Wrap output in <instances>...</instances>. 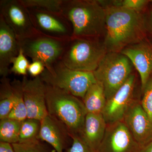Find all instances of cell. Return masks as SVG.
<instances>
[{"instance_id": "cell-10", "label": "cell", "mask_w": 152, "mask_h": 152, "mask_svg": "<svg viewBox=\"0 0 152 152\" xmlns=\"http://www.w3.org/2000/svg\"><path fill=\"white\" fill-rule=\"evenodd\" d=\"M136 76L132 74L124 84L107 100L102 115L107 124L123 121L134 102Z\"/></svg>"}, {"instance_id": "cell-9", "label": "cell", "mask_w": 152, "mask_h": 152, "mask_svg": "<svg viewBox=\"0 0 152 152\" xmlns=\"http://www.w3.org/2000/svg\"><path fill=\"white\" fill-rule=\"evenodd\" d=\"M0 15L13 31L18 41L39 34L33 26L28 9L20 0H1Z\"/></svg>"}, {"instance_id": "cell-8", "label": "cell", "mask_w": 152, "mask_h": 152, "mask_svg": "<svg viewBox=\"0 0 152 152\" xmlns=\"http://www.w3.org/2000/svg\"><path fill=\"white\" fill-rule=\"evenodd\" d=\"M27 9L33 26L38 32L60 39H71L72 36V25L62 13Z\"/></svg>"}, {"instance_id": "cell-28", "label": "cell", "mask_w": 152, "mask_h": 152, "mask_svg": "<svg viewBox=\"0 0 152 152\" xmlns=\"http://www.w3.org/2000/svg\"><path fill=\"white\" fill-rule=\"evenodd\" d=\"M72 140L69 152H96L85 142L80 134H70Z\"/></svg>"}, {"instance_id": "cell-1", "label": "cell", "mask_w": 152, "mask_h": 152, "mask_svg": "<svg viewBox=\"0 0 152 152\" xmlns=\"http://www.w3.org/2000/svg\"><path fill=\"white\" fill-rule=\"evenodd\" d=\"M103 5L106 13L103 43L108 52L121 53L127 47L144 40L145 23L141 12L126 10L112 4Z\"/></svg>"}, {"instance_id": "cell-24", "label": "cell", "mask_w": 152, "mask_h": 152, "mask_svg": "<svg viewBox=\"0 0 152 152\" xmlns=\"http://www.w3.org/2000/svg\"><path fill=\"white\" fill-rule=\"evenodd\" d=\"M12 66L10 69V73H12L23 77L27 75L30 63L21 49H20L18 56L12 61Z\"/></svg>"}, {"instance_id": "cell-33", "label": "cell", "mask_w": 152, "mask_h": 152, "mask_svg": "<svg viewBox=\"0 0 152 152\" xmlns=\"http://www.w3.org/2000/svg\"></svg>"}, {"instance_id": "cell-6", "label": "cell", "mask_w": 152, "mask_h": 152, "mask_svg": "<svg viewBox=\"0 0 152 152\" xmlns=\"http://www.w3.org/2000/svg\"><path fill=\"white\" fill-rule=\"evenodd\" d=\"M40 77L46 84L64 90L82 99L89 88L97 82L93 72L72 69L61 61L50 69H45Z\"/></svg>"}, {"instance_id": "cell-27", "label": "cell", "mask_w": 152, "mask_h": 152, "mask_svg": "<svg viewBox=\"0 0 152 152\" xmlns=\"http://www.w3.org/2000/svg\"><path fill=\"white\" fill-rule=\"evenodd\" d=\"M148 2V1L146 0H122L113 1L112 4L126 10L141 12Z\"/></svg>"}, {"instance_id": "cell-20", "label": "cell", "mask_w": 152, "mask_h": 152, "mask_svg": "<svg viewBox=\"0 0 152 152\" xmlns=\"http://www.w3.org/2000/svg\"><path fill=\"white\" fill-rule=\"evenodd\" d=\"M22 121L6 118L0 121V142L13 144L18 143Z\"/></svg>"}, {"instance_id": "cell-14", "label": "cell", "mask_w": 152, "mask_h": 152, "mask_svg": "<svg viewBox=\"0 0 152 152\" xmlns=\"http://www.w3.org/2000/svg\"><path fill=\"white\" fill-rule=\"evenodd\" d=\"M121 53L127 57L138 72L142 91L152 72V48L143 40L123 49Z\"/></svg>"}, {"instance_id": "cell-5", "label": "cell", "mask_w": 152, "mask_h": 152, "mask_svg": "<svg viewBox=\"0 0 152 152\" xmlns=\"http://www.w3.org/2000/svg\"><path fill=\"white\" fill-rule=\"evenodd\" d=\"M133 64L121 53L107 52L93 72L102 85L107 100L125 83L132 74Z\"/></svg>"}, {"instance_id": "cell-32", "label": "cell", "mask_w": 152, "mask_h": 152, "mask_svg": "<svg viewBox=\"0 0 152 152\" xmlns=\"http://www.w3.org/2000/svg\"><path fill=\"white\" fill-rule=\"evenodd\" d=\"M151 26L152 29V11L151 13Z\"/></svg>"}, {"instance_id": "cell-3", "label": "cell", "mask_w": 152, "mask_h": 152, "mask_svg": "<svg viewBox=\"0 0 152 152\" xmlns=\"http://www.w3.org/2000/svg\"><path fill=\"white\" fill-rule=\"evenodd\" d=\"M45 84L49 115L64 125L70 134H80L88 114L83 101L66 91Z\"/></svg>"}, {"instance_id": "cell-30", "label": "cell", "mask_w": 152, "mask_h": 152, "mask_svg": "<svg viewBox=\"0 0 152 152\" xmlns=\"http://www.w3.org/2000/svg\"><path fill=\"white\" fill-rule=\"evenodd\" d=\"M0 152H15L12 144L0 142Z\"/></svg>"}, {"instance_id": "cell-31", "label": "cell", "mask_w": 152, "mask_h": 152, "mask_svg": "<svg viewBox=\"0 0 152 152\" xmlns=\"http://www.w3.org/2000/svg\"><path fill=\"white\" fill-rule=\"evenodd\" d=\"M138 152H152V140L143 146L141 147Z\"/></svg>"}, {"instance_id": "cell-16", "label": "cell", "mask_w": 152, "mask_h": 152, "mask_svg": "<svg viewBox=\"0 0 152 152\" xmlns=\"http://www.w3.org/2000/svg\"><path fill=\"white\" fill-rule=\"evenodd\" d=\"M18 41L13 31L0 15V75L7 77L12 61L18 55Z\"/></svg>"}, {"instance_id": "cell-11", "label": "cell", "mask_w": 152, "mask_h": 152, "mask_svg": "<svg viewBox=\"0 0 152 152\" xmlns=\"http://www.w3.org/2000/svg\"><path fill=\"white\" fill-rule=\"evenodd\" d=\"M140 148L121 121L107 124L98 152H138Z\"/></svg>"}, {"instance_id": "cell-7", "label": "cell", "mask_w": 152, "mask_h": 152, "mask_svg": "<svg viewBox=\"0 0 152 152\" xmlns=\"http://www.w3.org/2000/svg\"><path fill=\"white\" fill-rule=\"evenodd\" d=\"M69 40L51 37L39 33L18 41L20 49L26 57H29L32 61H39L49 70L61 59Z\"/></svg>"}, {"instance_id": "cell-13", "label": "cell", "mask_w": 152, "mask_h": 152, "mask_svg": "<svg viewBox=\"0 0 152 152\" xmlns=\"http://www.w3.org/2000/svg\"><path fill=\"white\" fill-rule=\"evenodd\" d=\"M123 121L133 138L143 146L152 140V121L142 107L136 100L125 114Z\"/></svg>"}, {"instance_id": "cell-15", "label": "cell", "mask_w": 152, "mask_h": 152, "mask_svg": "<svg viewBox=\"0 0 152 152\" xmlns=\"http://www.w3.org/2000/svg\"><path fill=\"white\" fill-rule=\"evenodd\" d=\"M41 122L39 140L46 142L56 152H64L69 140L72 139L67 128L49 114Z\"/></svg>"}, {"instance_id": "cell-12", "label": "cell", "mask_w": 152, "mask_h": 152, "mask_svg": "<svg viewBox=\"0 0 152 152\" xmlns=\"http://www.w3.org/2000/svg\"><path fill=\"white\" fill-rule=\"evenodd\" d=\"M22 82L28 118L42 121L48 115L45 83L40 76L32 79L24 76Z\"/></svg>"}, {"instance_id": "cell-18", "label": "cell", "mask_w": 152, "mask_h": 152, "mask_svg": "<svg viewBox=\"0 0 152 152\" xmlns=\"http://www.w3.org/2000/svg\"><path fill=\"white\" fill-rule=\"evenodd\" d=\"M82 99L88 113L92 114H102L107 101L103 88L98 82L89 88Z\"/></svg>"}, {"instance_id": "cell-21", "label": "cell", "mask_w": 152, "mask_h": 152, "mask_svg": "<svg viewBox=\"0 0 152 152\" xmlns=\"http://www.w3.org/2000/svg\"><path fill=\"white\" fill-rule=\"evenodd\" d=\"M13 94L11 83L7 77L1 79L0 119L7 118L13 107Z\"/></svg>"}, {"instance_id": "cell-25", "label": "cell", "mask_w": 152, "mask_h": 152, "mask_svg": "<svg viewBox=\"0 0 152 152\" xmlns=\"http://www.w3.org/2000/svg\"><path fill=\"white\" fill-rule=\"evenodd\" d=\"M142 91L143 95L140 103L152 121V72Z\"/></svg>"}, {"instance_id": "cell-2", "label": "cell", "mask_w": 152, "mask_h": 152, "mask_svg": "<svg viewBox=\"0 0 152 152\" xmlns=\"http://www.w3.org/2000/svg\"><path fill=\"white\" fill-rule=\"evenodd\" d=\"M61 12L72 25V38L99 39L105 34L106 10L100 1L63 0Z\"/></svg>"}, {"instance_id": "cell-17", "label": "cell", "mask_w": 152, "mask_h": 152, "mask_svg": "<svg viewBox=\"0 0 152 152\" xmlns=\"http://www.w3.org/2000/svg\"><path fill=\"white\" fill-rule=\"evenodd\" d=\"M107 124L102 114H87L80 134L85 142L95 152L98 150L105 133Z\"/></svg>"}, {"instance_id": "cell-29", "label": "cell", "mask_w": 152, "mask_h": 152, "mask_svg": "<svg viewBox=\"0 0 152 152\" xmlns=\"http://www.w3.org/2000/svg\"><path fill=\"white\" fill-rule=\"evenodd\" d=\"M45 69V67L42 63L39 61H34L30 64L28 69V72L34 78L39 77Z\"/></svg>"}, {"instance_id": "cell-22", "label": "cell", "mask_w": 152, "mask_h": 152, "mask_svg": "<svg viewBox=\"0 0 152 152\" xmlns=\"http://www.w3.org/2000/svg\"><path fill=\"white\" fill-rule=\"evenodd\" d=\"M41 124L39 120L28 118L22 121L18 143H29L39 140Z\"/></svg>"}, {"instance_id": "cell-23", "label": "cell", "mask_w": 152, "mask_h": 152, "mask_svg": "<svg viewBox=\"0 0 152 152\" xmlns=\"http://www.w3.org/2000/svg\"><path fill=\"white\" fill-rule=\"evenodd\" d=\"M63 0H20L27 8H37L61 12Z\"/></svg>"}, {"instance_id": "cell-4", "label": "cell", "mask_w": 152, "mask_h": 152, "mask_svg": "<svg viewBox=\"0 0 152 152\" xmlns=\"http://www.w3.org/2000/svg\"><path fill=\"white\" fill-rule=\"evenodd\" d=\"M107 52L97 38H72L61 61L72 69L93 72Z\"/></svg>"}, {"instance_id": "cell-26", "label": "cell", "mask_w": 152, "mask_h": 152, "mask_svg": "<svg viewBox=\"0 0 152 152\" xmlns=\"http://www.w3.org/2000/svg\"><path fill=\"white\" fill-rule=\"evenodd\" d=\"M12 145L15 152H50L40 140L29 143H17Z\"/></svg>"}, {"instance_id": "cell-19", "label": "cell", "mask_w": 152, "mask_h": 152, "mask_svg": "<svg viewBox=\"0 0 152 152\" xmlns=\"http://www.w3.org/2000/svg\"><path fill=\"white\" fill-rule=\"evenodd\" d=\"M11 84L13 94V107L7 118L23 121L27 118L28 114L23 96L22 82L15 80Z\"/></svg>"}]
</instances>
